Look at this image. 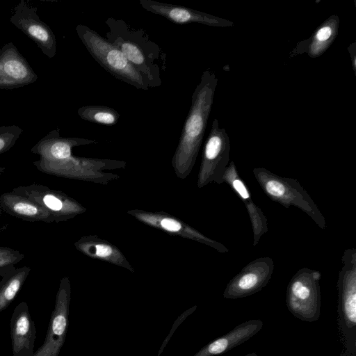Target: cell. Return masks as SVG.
Wrapping results in <instances>:
<instances>
[{
    "label": "cell",
    "mask_w": 356,
    "mask_h": 356,
    "mask_svg": "<svg viewBox=\"0 0 356 356\" xmlns=\"http://www.w3.org/2000/svg\"><path fill=\"white\" fill-rule=\"evenodd\" d=\"M230 142L224 128L215 118L204 145L199 173L198 186L214 181L223 183V177L229 164Z\"/></svg>",
    "instance_id": "cell-7"
},
{
    "label": "cell",
    "mask_w": 356,
    "mask_h": 356,
    "mask_svg": "<svg viewBox=\"0 0 356 356\" xmlns=\"http://www.w3.org/2000/svg\"><path fill=\"white\" fill-rule=\"evenodd\" d=\"M339 17L332 15L323 21L308 38L300 41L289 53V58L306 53L310 58L323 54L334 41L339 31Z\"/></svg>",
    "instance_id": "cell-17"
},
{
    "label": "cell",
    "mask_w": 356,
    "mask_h": 356,
    "mask_svg": "<svg viewBox=\"0 0 356 356\" xmlns=\"http://www.w3.org/2000/svg\"><path fill=\"white\" fill-rule=\"evenodd\" d=\"M348 51L350 56L351 64L355 74L356 73V43L353 42L349 44Z\"/></svg>",
    "instance_id": "cell-27"
},
{
    "label": "cell",
    "mask_w": 356,
    "mask_h": 356,
    "mask_svg": "<svg viewBox=\"0 0 356 356\" xmlns=\"http://www.w3.org/2000/svg\"><path fill=\"white\" fill-rule=\"evenodd\" d=\"M0 211L28 222H54L52 216L41 205L12 191L0 195Z\"/></svg>",
    "instance_id": "cell-19"
},
{
    "label": "cell",
    "mask_w": 356,
    "mask_h": 356,
    "mask_svg": "<svg viewBox=\"0 0 356 356\" xmlns=\"http://www.w3.org/2000/svg\"><path fill=\"white\" fill-rule=\"evenodd\" d=\"M197 308V306H194L192 308H190L189 309H188L187 311L184 312L179 317H178V318L176 320V321L175 322L173 326H175V327H172V328L171 329L168 336L166 337L165 341L163 343L161 348H160V350L158 353V356L160 355V354L161 353V352L163 351V348L166 346V344L168 343V341H169V338L171 337V336L172 335L175 330H176V327H177V326L188 316L190 315L191 314H192Z\"/></svg>",
    "instance_id": "cell-25"
},
{
    "label": "cell",
    "mask_w": 356,
    "mask_h": 356,
    "mask_svg": "<svg viewBox=\"0 0 356 356\" xmlns=\"http://www.w3.org/2000/svg\"><path fill=\"white\" fill-rule=\"evenodd\" d=\"M217 84L218 78L215 73L206 70L192 95L191 107L172 159L175 168L179 172L187 175L194 165L207 128Z\"/></svg>",
    "instance_id": "cell-2"
},
{
    "label": "cell",
    "mask_w": 356,
    "mask_h": 356,
    "mask_svg": "<svg viewBox=\"0 0 356 356\" xmlns=\"http://www.w3.org/2000/svg\"><path fill=\"white\" fill-rule=\"evenodd\" d=\"M38 75L13 42L0 48V89L14 90L32 84Z\"/></svg>",
    "instance_id": "cell-12"
},
{
    "label": "cell",
    "mask_w": 356,
    "mask_h": 356,
    "mask_svg": "<svg viewBox=\"0 0 356 356\" xmlns=\"http://www.w3.org/2000/svg\"><path fill=\"white\" fill-rule=\"evenodd\" d=\"M1 215V211H0V216Z\"/></svg>",
    "instance_id": "cell-32"
},
{
    "label": "cell",
    "mask_w": 356,
    "mask_h": 356,
    "mask_svg": "<svg viewBox=\"0 0 356 356\" xmlns=\"http://www.w3.org/2000/svg\"><path fill=\"white\" fill-rule=\"evenodd\" d=\"M22 132V129L17 125L0 127V155L14 146Z\"/></svg>",
    "instance_id": "cell-22"
},
{
    "label": "cell",
    "mask_w": 356,
    "mask_h": 356,
    "mask_svg": "<svg viewBox=\"0 0 356 356\" xmlns=\"http://www.w3.org/2000/svg\"><path fill=\"white\" fill-rule=\"evenodd\" d=\"M113 253V250L108 245L98 244L95 246V254L97 257L108 258Z\"/></svg>",
    "instance_id": "cell-26"
},
{
    "label": "cell",
    "mask_w": 356,
    "mask_h": 356,
    "mask_svg": "<svg viewBox=\"0 0 356 356\" xmlns=\"http://www.w3.org/2000/svg\"><path fill=\"white\" fill-rule=\"evenodd\" d=\"M106 40L118 48L128 61L149 81L151 88L161 85V72L166 68V54L142 29L122 19L108 17Z\"/></svg>",
    "instance_id": "cell-1"
},
{
    "label": "cell",
    "mask_w": 356,
    "mask_h": 356,
    "mask_svg": "<svg viewBox=\"0 0 356 356\" xmlns=\"http://www.w3.org/2000/svg\"><path fill=\"white\" fill-rule=\"evenodd\" d=\"M31 268L24 266L13 268L1 277L0 281V312L13 301L26 280Z\"/></svg>",
    "instance_id": "cell-20"
},
{
    "label": "cell",
    "mask_w": 356,
    "mask_h": 356,
    "mask_svg": "<svg viewBox=\"0 0 356 356\" xmlns=\"http://www.w3.org/2000/svg\"><path fill=\"white\" fill-rule=\"evenodd\" d=\"M77 113L85 121L104 125H115L120 118L115 109L99 105L83 106L77 110Z\"/></svg>",
    "instance_id": "cell-21"
},
{
    "label": "cell",
    "mask_w": 356,
    "mask_h": 356,
    "mask_svg": "<svg viewBox=\"0 0 356 356\" xmlns=\"http://www.w3.org/2000/svg\"><path fill=\"white\" fill-rule=\"evenodd\" d=\"M12 191L36 202L52 216L56 222L67 220L80 211L77 203L71 197L47 186L32 184L15 187Z\"/></svg>",
    "instance_id": "cell-11"
},
{
    "label": "cell",
    "mask_w": 356,
    "mask_h": 356,
    "mask_svg": "<svg viewBox=\"0 0 356 356\" xmlns=\"http://www.w3.org/2000/svg\"><path fill=\"white\" fill-rule=\"evenodd\" d=\"M10 337L12 356H32L36 339L35 323L26 302H19L11 316Z\"/></svg>",
    "instance_id": "cell-14"
},
{
    "label": "cell",
    "mask_w": 356,
    "mask_h": 356,
    "mask_svg": "<svg viewBox=\"0 0 356 356\" xmlns=\"http://www.w3.org/2000/svg\"><path fill=\"white\" fill-rule=\"evenodd\" d=\"M70 295L69 279L64 277L60 282L44 342L32 356H58L67 332Z\"/></svg>",
    "instance_id": "cell-8"
},
{
    "label": "cell",
    "mask_w": 356,
    "mask_h": 356,
    "mask_svg": "<svg viewBox=\"0 0 356 356\" xmlns=\"http://www.w3.org/2000/svg\"><path fill=\"white\" fill-rule=\"evenodd\" d=\"M244 356H258V355L256 353H251L247 354Z\"/></svg>",
    "instance_id": "cell-28"
},
{
    "label": "cell",
    "mask_w": 356,
    "mask_h": 356,
    "mask_svg": "<svg viewBox=\"0 0 356 356\" xmlns=\"http://www.w3.org/2000/svg\"><path fill=\"white\" fill-rule=\"evenodd\" d=\"M1 230H2V228H1V227H0V232H1Z\"/></svg>",
    "instance_id": "cell-31"
},
{
    "label": "cell",
    "mask_w": 356,
    "mask_h": 356,
    "mask_svg": "<svg viewBox=\"0 0 356 356\" xmlns=\"http://www.w3.org/2000/svg\"><path fill=\"white\" fill-rule=\"evenodd\" d=\"M337 281L339 324L348 350H356V249H346Z\"/></svg>",
    "instance_id": "cell-5"
},
{
    "label": "cell",
    "mask_w": 356,
    "mask_h": 356,
    "mask_svg": "<svg viewBox=\"0 0 356 356\" xmlns=\"http://www.w3.org/2000/svg\"><path fill=\"white\" fill-rule=\"evenodd\" d=\"M139 4L147 11L162 16L177 24L199 23L215 27H230L232 21L182 6L154 0H140Z\"/></svg>",
    "instance_id": "cell-13"
},
{
    "label": "cell",
    "mask_w": 356,
    "mask_h": 356,
    "mask_svg": "<svg viewBox=\"0 0 356 356\" xmlns=\"http://www.w3.org/2000/svg\"><path fill=\"white\" fill-rule=\"evenodd\" d=\"M24 258L21 252L11 248L0 246V277L15 267Z\"/></svg>",
    "instance_id": "cell-23"
},
{
    "label": "cell",
    "mask_w": 356,
    "mask_h": 356,
    "mask_svg": "<svg viewBox=\"0 0 356 356\" xmlns=\"http://www.w3.org/2000/svg\"><path fill=\"white\" fill-rule=\"evenodd\" d=\"M76 31L91 56L115 78L137 89L151 88L147 79L128 61L122 52L95 30L78 24Z\"/></svg>",
    "instance_id": "cell-3"
},
{
    "label": "cell",
    "mask_w": 356,
    "mask_h": 356,
    "mask_svg": "<svg viewBox=\"0 0 356 356\" xmlns=\"http://www.w3.org/2000/svg\"><path fill=\"white\" fill-rule=\"evenodd\" d=\"M343 356H352V355L350 354L347 353V354L343 355Z\"/></svg>",
    "instance_id": "cell-30"
},
{
    "label": "cell",
    "mask_w": 356,
    "mask_h": 356,
    "mask_svg": "<svg viewBox=\"0 0 356 356\" xmlns=\"http://www.w3.org/2000/svg\"><path fill=\"white\" fill-rule=\"evenodd\" d=\"M37 8L21 0L15 7L10 21L15 27L31 39L49 58L56 54V39L51 28L42 22Z\"/></svg>",
    "instance_id": "cell-9"
},
{
    "label": "cell",
    "mask_w": 356,
    "mask_h": 356,
    "mask_svg": "<svg viewBox=\"0 0 356 356\" xmlns=\"http://www.w3.org/2000/svg\"><path fill=\"white\" fill-rule=\"evenodd\" d=\"M274 266L273 259L270 257L254 259L228 282L223 292V298L238 299L259 292L271 279Z\"/></svg>",
    "instance_id": "cell-10"
},
{
    "label": "cell",
    "mask_w": 356,
    "mask_h": 356,
    "mask_svg": "<svg viewBox=\"0 0 356 356\" xmlns=\"http://www.w3.org/2000/svg\"><path fill=\"white\" fill-rule=\"evenodd\" d=\"M97 143L95 140L62 137L59 129L56 128L42 138L31 151L38 155L40 159L58 161L71 157L74 147Z\"/></svg>",
    "instance_id": "cell-16"
},
{
    "label": "cell",
    "mask_w": 356,
    "mask_h": 356,
    "mask_svg": "<svg viewBox=\"0 0 356 356\" xmlns=\"http://www.w3.org/2000/svg\"><path fill=\"white\" fill-rule=\"evenodd\" d=\"M5 170L6 169L4 167L0 165V177H1V174L4 172Z\"/></svg>",
    "instance_id": "cell-29"
},
{
    "label": "cell",
    "mask_w": 356,
    "mask_h": 356,
    "mask_svg": "<svg viewBox=\"0 0 356 356\" xmlns=\"http://www.w3.org/2000/svg\"><path fill=\"white\" fill-rule=\"evenodd\" d=\"M262 327L263 321L260 319L245 321L228 333L204 346L193 356H215L223 354L252 338Z\"/></svg>",
    "instance_id": "cell-18"
},
{
    "label": "cell",
    "mask_w": 356,
    "mask_h": 356,
    "mask_svg": "<svg viewBox=\"0 0 356 356\" xmlns=\"http://www.w3.org/2000/svg\"><path fill=\"white\" fill-rule=\"evenodd\" d=\"M223 182L227 184L238 195L246 207L251 222L254 247L261 236L268 232L267 219L261 209L253 202L250 191L238 175L234 161L228 164L224 174Z\"/></svg>",
    "instance_id": "cell-15"
},
{
    "label": "cell",
    "mask_w": 356,
    "mask_h": 356,
    "mask_svg": "<svg viewBox=\"0 0 356 356\" xmlns=\"http://www.w3.org/2000/svg\"><path fill=\"white\" fill-rule=\"evenodd\" d=\"M254 178L264 193L273 201L286 209L296 207L321 229L326 226L325 220L308 193L294 179L279 176L264 168H254Z\"/></svg>",
    "instance_id": "cell-4"
},
{
    "label": "cell",
    "mask_w": 356,
    "mask_h": 356,
    "mask_svg": "<svg viewBox=\"0 0 356 356\" xmlns=\"http://www.w3.org/2000/svg\"><path fill=\"white\" fill-rule=\"evenodd\" d=\"M160 227L164 230L170 232H177L182 229L181 224L179 221L170 218H162L160 221Z\"/></svg>",
    "instance_id": "cell-24"
},
{
    "label": "cell",
    "mask_w": 356,
    "mask_h": 356,
    "mask_svg": "<svg viewBox=\"0 0 356 356\" xmlns=\"http://www.w3.org/2000/svg\"><path fill=\"white\" fill-rule=\"evenodd\" d=\"M319 271L302 268L291 277L286 289V304L297 318L316 321L320 316L321 291Z\"/></svg>",
    "instance_id": "cell-6"
}]
</instances>
